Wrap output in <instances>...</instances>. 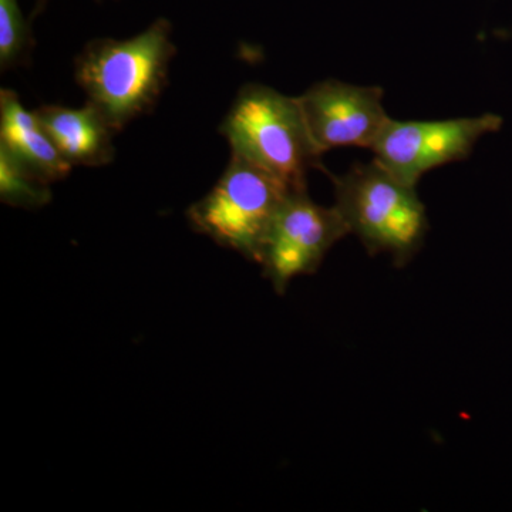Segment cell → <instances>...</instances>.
<instances>
[{"label":"cell","instance_id":"obj_1","mask_svg":"<svg viewBox=\"0 0 512 512\" xmlns=\"http://www.w3.org/2000/svg\"><path fill=\"white\" fill-rule=\"evenodd\" d=\"M175 47L171 23L158 19L126 40L97 39L76 63V80L114 131L156 103Z\"/></svg>","mask_w":512,"mask_h":512},{"label":"cell","instance_id":"obj_2","mask_svg":"<svg viewBox=\"0 0 512 512\" xmlns=\"http://www.w3.org/2000/svg\"><path fill=\"white\" fill-rule=\"evenodd\" d=\"M232 154L258 165L292 190H306V175L319 167L322 151L309 133L298 97L264 84L238 93L221 126Z\"/></svg>","mask_w":512,"mask_h":512},{"label":"cell","instance_id":"obj_3","mask_svg":"<svg viewBox=\"0 0 512 512\" xmlns=\"http://www.w3.org/2000/svg\"><path fill=\"white\" fill-rule=\"evenodd\" d=\"M340 215L369 255L389 254L394 264H409L423 247L429 218L416 187L403 183L379 161L356 164L332 177Z\"/></svg>","mask_w":512,"mask_h":512},{"label":"cell","instance_id":"obj_4","mask_svg":"<svg viewBox=\"0 0 512 512\" xmlns=\"http://www.w3.org/2000/svg\"><path fill=\"white\" fill-rule=\"evenodd\" d=\"M291 191L275 175L232 154L218 183L188 210V220L221 247L259 262L269 227Z\"/></svg>","mask_w":512,"mask_h":512},{"label":"cell","instance_id":"obj_5","mask_svg":"<svg viewBox=\"0 0 512 512\" xmlns=\"http://www.w3.org/2000/svg\"><path fill=\"white\" fill-rule=\"evenodd\" d=\"M350 234L338 208H326L309 198L306 190L288 194L262 245L259 265L278 293L296 276L318 271L329 249Z\"/></svg>","mask_w":512,"mask_h":512},{"label":"cell","instance_id":"obj_6","mask_svg":"<svg viewBox=\"0 0 512 512\" xmlns=\"http://www.w3.org/2000/svg\"><path fill=\"white\" fill-rule=\"evenodd\" d=\"M501 124L497 114L440 121L392 119L372 150L384 168L416 187L427 171L467 160L478 140L500 130Z\"/></svg>","mask_w":512,"mask_h":512},{"label":"cell","instance_id":"obj_7","mask_svg":"<svg viewBox=\"0 0 512 512\" xmlns=\"http://www.w3.org/2000/svg\"><path fill=\"white\" fill-rule=\"evenodd\" d=\"M383 89L325 80L298 97L309 133L322 153L335 147L373 148L392 120Z\"/></svg>","mask_w":512,"mask_h":512},{"label":"cell","instance_id":"obj_8","mask_svg":"<svg viewBox=\"0 0 512 512\" xmlns=\"http://www.w3.org/2000/svg\"><path fill=\"white\" fill-rule=\"evenodd\" d=\"M37 119L70 165H104L113 160V127L93 103L80 109L43 106Z\"/></svg>","mask_w":512,"mask_h":512},{"label":"cell","instance_id":"obj_9","mask_svg":"<svg viewBox=\"0 0 512 512\" xmlns=\"http://www.w3.org/2000/svg\"><path fill=\"white\" fill-rule=\"evenodd\" d=\"M0 144L47 183L62 180L72 168L60 156L35 111L26 110L18 94L9 89L0 92Z\"/></svg>","mask_w":512,"mask_h":512},{"label":"cell","instance_id":"obj_10","mask_svg":"<svg viewBox=\"0 0 512 512\" xmlns=\"http://www.w3.org/2000/svg\"><path fill=\"white\" fill-rule=\"evenodd\" d=\"M49 184L0 144V198L19 208H40L52 200Z\"/></svg>","mask_w":512,"mask_h":512},{"label":"cell","instance_id":"obj_11","mask_svg":"<svg viewBox=\"0 0 512 512\" xmlns=\"http://www.w3.org/2000/svg\"><path fill=\"white\" fill-rule=\"evenodd\" d=\"M29 25L19 0H0V66H15L28 49Z\"/></svg>","mask_w":512,"mask_h":512},{"label":"cell","instance_id":"obj_12","mask_svg":"<svg viewBox=\"0 0 512 512\" xmlns=\"http://www.w3.org/2000/svg\"><path fill=\"white\" fill-rule=\"evenodd\" d=\"M46 0H37V3H39V6H37V10H39L40 8V3H45Z\"/></svg>","mask_w":512,"mask_h":512}]
</instances>
